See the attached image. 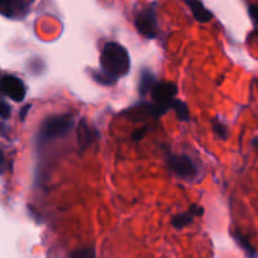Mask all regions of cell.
<instances>
[{"label":"cell","mask_w":258,"mask_h":258,"mask_svg":"<svg viewBox=\"0 0 258 258\" xmlns=\"http://www.w3.org/2000/svg\"><path fill=\"white\" fill-rule=\"evenodd\" d=\"M100 64L104 73L118 80L129 73L131 58L128 51L116 42H109L101 51Z\"/></svg>","instance_id":"obj_1"},{"label":"cell","mask_w":258,"mask_h":258,"mask_svg":"<svg viewBox=\"0 0 258 258\" xmlns=\"http://www.w3.org/2000/svg\"><path fill=\"white\" fill-rule=\"evenodd\" d=\"M188 212H190L194 217H200V215H203V213H204V209H203L200 205L192 204L188 208Z\"/></svg>","instance_id":"obj_18"},{"label":"cell","mask_w":258,"mask_h":258,"mask_svg":"<svg viewBox=\"0 0 258 258\" xmlns=\"http://www.w3.org/2000/svg\"><path fill=\"white\" fill-rule=\"evenodd\" d=\"M73 123L74 118L71 114H59V115H53L44 119L39 128L38 141L47 142L56 137H61L70 131Z\"/></svg>","instance_id":"obj_2"},{"label":"cell","mask_w":258,"mask_h":258,"mask_svg":"<svg viewBox=\"0 0 258 258\" xmlns=\"http://www.w3.org/2000/svg\"><path fill=\"white\" fill-rule=\"evenodd\" d=\"M70 258H95V249L93 247H84L74 250Z\"/></svg>","instance_id":"obj_16"},{"label":"cell","mask_w":258,"mask_h":258,"mask_svg":"<svg viewBox=\"0 0 258 258\" xmlns=\"http://www.w3.org/2000/svg\"><path fill=\"white\" fill-rule=\"evenodd\" d=\"M96 137H98V133L96 131H94V128H91L88 124V121L85 119L80 121L78 129V142L79 146H80L81 151L86 150L89 146L93 145L95 142Z\"/></svg>","instance_id":"obj_7"},{"label":"cell","mask_w":258,"mask_h":258,"mask_svg":"<svg viewBox=\"0 0 258 258\" xmlns=\"http://www.w3.org/2000/svg\"><path fill=\"white\" fill-rule=\"evenodd\" d=\"M19 0H0V12L7 16H13L18 7Z\"/></svg>","instance_id":"obj_15"},{"label":"cell","mask_w":258,"mask_h":258,"mask_svg":"<svg viewBox=\"0 0 258 258\" xmlns=\"http://www.w3.org/2000/svg\"><path fill=\"white\" fill-rule=\"evenodd\" d=\"M233 238H234L235 242L238 243V245L244 250L248 258H257V250H255L254 247L250 244V242L248 240L247 237H244V235L240 234V233H234V234H233Z\"/></svg>","instance_id":"obj_10"},{"label":"cell","mask_w":258,"mask_h":258,"mask_svg":"<svg viewBox=\"0 0 258 258\" xmlns=\"http://www.w3.org/2000/svg\"><path fill=\"white\" fill-rule=\"evenodd\" d=\"M249 14H250V17L253 18V21L258 24V7H255V6L249 7Z\"/></svg>","instance_id":"obj_19"},{"label":"cell","mask_w":258,"mask_h":258,"mask_svg":"<svg viewBox=\"0 0 258 258\" xmlns=\"http://www.w3.org/2000/svg\"><path fill=\"white\" fill-rule=\"evenodd\" d=\"M186 4L191 9L194 18L197 19L198 22H200V23H208V22L212 21L213 14L203 6L200 0H186Z\"/></svg>","instance_id":"obj_8"},{"label":"cell","mask_w":258,"mask_h":258,"mask_svg":"<svg viewBox=\"0 0 258 258\" xmlns=\"http://www.w3.org/2000/svg\"><path fill=\"white\" fill-rule=\"evenodd\" d=\"M168 168L182 178H191L197 175V167L190 157L183 155H170L167 157Z\"/></svg>","instance_id":"obj_5"},{"label":"cell","mask_w":258,"mask_h":258,"mask_svg":"<svg viewBox=\"0 0 258 258\" xmlns=\"http://www.w3.org/2000/svg\"><path fill=\"white\" fill-rule=\"evenodd\" d=\"M91 75H93L94 80L98 81V83L101 84V85H113V84L116 83V79L115 78H113V76L108 75V74L104 73L103 70L93 71V73H91Z\"/></svg>","instance_id":"obj_14"},{"label":"cell","mask_w":258,"mask_h":258,"mask_svg":"<svg viewBox=\"0 0 258 258\" xmlns=\"http://www.w3.org/2000/svg\"><path fill=\"white\" fill-rule=\"evenodd\" d=\"M253 145H254V148H255V152L258 153V138L257 140L254 141V142H253Z\"/></svg>","instance_id":"obj_20"},{"label":"cell","mask_w":258,"mask_h":258,"mask_svg":"<svg viewBox=\"0 0 258 258\" xmlns=\"http://www.w3.org/2000/svg\"><path fill=\"white\" fill-rule=\"evenodd\" d=\"M2 161H3V153L0 152V162H2Z\"/></svg>","instance_id":"obj_21"},{"label":"cell","mask_w":258,"mask_h":258,"mask_svg":"<svg viewBox=\"0 0 258 258\" xmlns=\"http://www.w3.org/2000/svg\"><path fill=\"white\" fill-rule=\"evenodd\" d=\"M2 90L14 101H22L26 96V85L16 76H6L2 80Z\"/></svg>","instance_id":"obj_6"},{"label":"cell","mask_w":258,"mask_h":258,"mask_svg":"<svg viewBox=\"0 0 258 258\" xmlns=\"http://www.w3.org/2000/svg\"><path fill=\"white\" fill-rule=\"evenodd\" d=\"M147 132H148V126H142V128L137 129L136 132H133L132 140L135 141V142H140L141 140L145 138V136L147 135Z\"/></svg>","instance_id":"obj_17"},{"label":"cell","mask_w":258,"mask_h":258,"mask_svg":"<svg viewBox=\"0 0 258 258\" xmlns=\"http://www.w3.org/2000/svg\"><path fill=\"white\" fill-rule=\"evenodd\" d=\"M194 215L191 214L190 212H186V213H180V214L175 215V217L172 218V225L173 228H176V229H182V228L187 227L188 224H191L194 220Z\"/></svg>","instance_id":"obj_12"},{"label":"cell","mask_w":258,"mask_h":258,"mask_svg":"<svg viewBox=\"0 0 258 258\" xmlns=\"http://www.w3.org/2000/svg\"><path fill=\"white\" fill-rule=\"evenodd\" d=\"M151 95H152L156 105L167 111L171 108V104H172L175 96L177 95V86L173 83H168V81L157 83L153 86Z\"/></svg>","instance_id":"obj_4"},{"label":"cell","mask_w":258,"mask_h":258,"mask_svg":"<svg viewBox=\"0 0 258 258\" xmlns=\"http://www.w3.org/2000/svg\"><path fill=\"white\" fill-rule=\"evenodd\" d=\"M212 125H213V129H214L215 135H217L220 140H223V141L227 140L228 136H229V133H228V128L219 118L213 119Z\"/></svg>","instance_id":"obj_13"},{"label":"cell","mask_w":258,"mask_h":258,"mask_svg":"<svg viewBox=\"0 0 258 258\" xmlns=\"http://www.w3.org/2000/svg\"><path fill=\"white\" fill-rule=\"evenodd\" d=\"M136 27H137L138 32L146 38L153 39L157 37L158 23L155 6L148 7L138 14L137 18H136Z\"/></svg>","instance_id":"obj_3"},{"label":"cell","mask_w":258,"mask_h":258,"mask_svg":"<svg viewBox=\"0 0 258 258\" xmlns=\"http://www.w3.org/2000/svg\"><path fill=\"white\" fill-rule=\"evenodd\" d=\"M156 80H155V76L150 73V71L145 70L142 74H141V78H140V86H138V90L142 95H146L148 94L150 91H152L153 86L156 85Z\"/></svg>","instance_id":"obj_9"},{"label":"cell","mask_w":258,"mask_h":258,"mask_svg":"<svg viewBox=\"0 0 258 258\" xmlns=\"http://www.w3.org/2000/svg\"><path fill=\"white\" fill-rule=\"evenodd\" d=\"M171 108L175 111L176 116L180 121H187L190 119V110H188L187 104L181 100H173L171 104Z\"/></svg>","instance_id":"obj_11"}]
</instances>
